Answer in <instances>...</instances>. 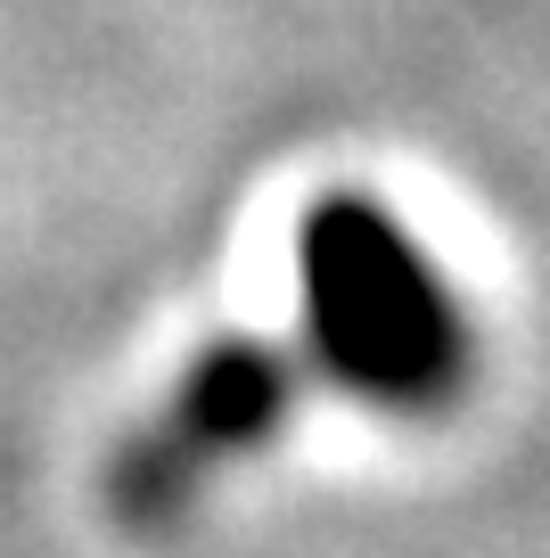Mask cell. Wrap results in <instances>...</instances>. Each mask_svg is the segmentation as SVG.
Returning <instances> with one entry per match:
<instances>
[{
  "label": "cell",
  "instance_id": "1",
  "mask_svg": "<svg viewBox=\"0 0 550 558\" xmlns=\"http://www.w3.org/2000/svg\"><path fill=\"white\" fill-rule=\"evenodd\" d=\"M304 345L337 386L386 411H435L468 369V329L435 263L386 206L337 190L296 230Z\"/></svg>",
  "mask_w": 550,
  "mask_h": 558
},
{
  "label": "cell",
  "instance_id": "2",
  "mask_svg": "<svg viewBox=\"0 0 550 558\" xmlns=\"http://www.w3.org/2000/svg\"><path fill=\"white\" fill-rule=\"evenodd\" d=\"M288 402H296V362L279 345H255V337L214 345L206 362L165 395V411L123 444L116 476H107L116 509L132 525H156V518H172V509H190L198 485H206L223 460L255 452L279 418H288Z\"/></svg>",
  "mask_w": 550,
  "mask_h": 558
}]
</instances>
